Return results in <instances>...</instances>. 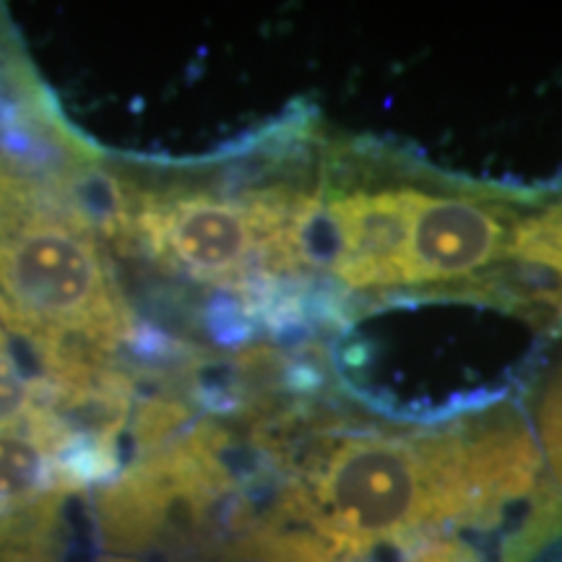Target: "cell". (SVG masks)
<instances>
[{
    "label": "cell",
    "mask_w": 562,
    "mask_h": 562,
    "mask_svg": "<svg viewBox=\"0 0 562 562\" xmlns=\"http://www.w3.org/2000/svg\"><path fill=\"white\" fill-rule=\"evenodd\" d=\"M248 438L273 480L261 513L313 533L339 562L490 526L542 482L537 432L513 406L398 427L279 402L250 422Z\"/></svg>",
    "instance_id": "cell-1"
},
{
    "label": "cell",
    "mask_w": 562,
    "mask_h": 562,
    "mask_svg": "<svg viewBox=\"0 0 562 562\" xmlns=\"http://www.w3.org/2000/svg\"><path fill=\"white\" fill-rule=\"evenodd\" d=\"M539 195L328 140L315 157V286L336 321L381 302H476Z\"/></svg>",
    "instance_id": "cell-2"
},
{
    "label": "cell",
    "mask_w": 562,
    "mask_h": 562,
    "mask_svg": "<svg viewBox=\"0 0 562 562\" xmlns=\"http://www.w3.org/2000/svg\"><path fill=\"white\" fill-rule=\"evenodd\" d=\"M104 248L79 199L0 161V331L34 381L149 357L159 334L138 328Z\"/></svg>",
    "instance_id": "cell-3"
},
{
    "label": "cell",
    "mask_w": 562,
    "mask_h": 562,
    "mask_svg": "<svg viewBox=\"0 0 562 562\" xmlns=\"http://www.w3.org/2000/svg\"><path fill=\"white\" fill-rule=\"evenodd\" d=\"M74 435L50 409L0 422V562H58L63 513L79 495L63 474Z\"/></svg>",
    "instance_id": "cell-4"
},
{
    "label": "cell",
    "mask_w": 562,
    "mask_h": 562,
    "mask_svg": "<svg viewBox=\"0 0 562 562\" xmlns=\"http://www.w3.org/2000/svg\"><path fill=\"white\" fill-rule=\"evenodd\" d=\"M476 302L562 331V191H544L526 211L508 258L482 286Z\"/></svg>",
    "instance_id": "cell-5"
},
{
    "label": "cell",
    "mask_w": 562,
    "mask_h": 562,
    "mask_svg": "<svg viewBox=\"0 0 562 562\" xmlns=\"http://www.w3.org/2000/svg\"><path fill=\"white\" fill-rule=\"evenodd\" d=\"M537 442L542 451V482L533 492L521 533L508 544L505 562H529L562 533V368L539 393Z\"/></svg>",
    "instance_id": "cell-6"
},
{
    "label": "cell",
    "mask_w": 562,
    "mask_h": 562,
    "mask_svg": "<svg viewBox=\"0 0 562 562\" xmlns=\"http://www.w3.org/2000/svg\"><path fill=\"white\" fill-rule=\"evenodd\" d=\"M100 562H159V560H146V558H123V554H102Z\"/></svg>",
    "instance_id": "cell-7"
},
{
    "label": "cell",
    "mask_w": 562,
    "mask_h": 562,
    "mask_svg": "<svg viewBox=\"0 0 562 562\" xmlns=\"http://www.w3.org/2000/svg\"><path fill=\"white\" fill-rule=\"evenodd\" d=\"M0 40H3V30H0Z\"/></svg>",
    "instance_id": "cell-8"
}]
</instances>
